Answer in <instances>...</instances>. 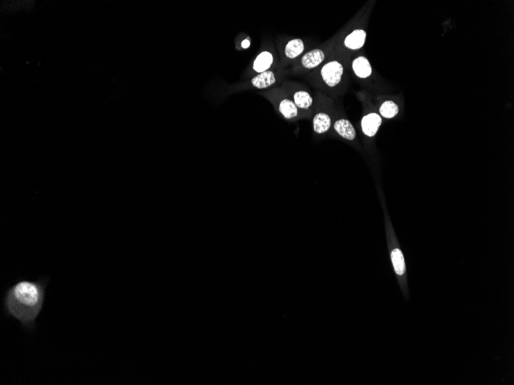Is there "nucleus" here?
<instances>
[{
	"mask_svg": "<svg viewBox=\"0 0 514 385\" xmlns=\"http://www.w3.org/2000/svg\"><path fill=\"white\" fill-rule=\"evenodd\" d=\"M294 103L297 108L302 109H308L313 104V98L306 91H299L294 96Z\"/></svg>",
	"mask_w": 514,
	"mask_h": 385,
	"instance_id": "nucleus-13",
	"label": "nucleus"
},
{
	"mask_svg": "<svg viewBox=\"0 0 514 385\" xmlns=\"http://www.w3.org/2000/svg\"><path fill=\"white\" fill-rule=\"evenodd\" d=\"M325 54L320 49H313L302 58V64L305 68L313 69L318 67L324 60Z\"/></svg>",
	"mask_w": 514,
	"mask_h": 385,
	"instance_id": "nucleus-6",
	"label": "nucleus"
},
{
	"mask_svg": "<svg viewBox=\"0 0 514 385\" xmlns=\"http://www.w3.org/2000/svg\"><path fill=\"white\" fill-rule=\"evenodd\" d=\"M391 259L394 267L395 272L399 275H402L405 272V263L403 253L399 248H395L391 253Z\"/></svg>",
	"mask_w": 514,
	"mask_h": 385,
	"instance_id": "nucleus-14",
	"label": "nucleus"
},
{
	"mask_svg": "<svg viewBox=\"0 0 514 385\" xmlns=\"http://www.w3.org/2000/svg\"><path fill=\"white\" fill-rule=\"evenodd\" d=\"M304 50V43L300 39L290 41L285 45V54L287 58H295Z\"/></svg>",
	"mask_w": 514,
	"mask_h": 385,
	"instance_id": "nucleus-11",
	"label": "nucleus"
},
{
	"mask_svg": "<svg viewBox=\"0 0 514 385\" xmlns=\"http://www.w3.org/2000/svg\"><path fill=\"white\" fill-rule=\"evenodd\" d=\"M335 131L341 136L344 138L345 140H350L352 141L356 138L357 133H356L355 129H354V125H352V123L347 119H339L337 120L336 122L334 123Z\"/></svg>",
	"mask_w": 514,
	"mask_h": 385,
	"instance_id": "nucleus-4",
	"label": "nucleus"
},
{
	"mask_svg": "<svg viewBox=\"0 0 514 385\" xmlns=\"http://www.w3.org/2000/svg\"><path fill=\"white\" fill-rule=\"evenodd\" d=\"M353 70L360 78H367L372 73L370 61L364 56L358 57L354 59L353 61Z\"/></svg>",
	"mask_w": 514,
	"mask_h": 385,
	"instance_id": "nucleus-7",
	"label": "nucleus"
},
{
	"mask_svg": "<svg viewBox=\"0 0 514 385\" xmlns=\"http://www.w3.org/2000/svg\"><path fill=\"white\" fill-rule=\"evenodd\" d=\"M48 283L47 277H42L37 280H20L9 287L4 298L6 316L18 320L25 330H34L45 302Z\"/></svg>",
	"mask_w": 514,
	"mask_h": 385,
	"instance_id": "nucleus-1",
	"label": "nucleus"
},
{
	"mask_svg": "<svg viewBox=\"0 0 514 385\" xmlns=\"http://www.w3.org/2000/svg\"><path fill=\"white\" fill-rule=\"evenodd\" d=\"M279 112L287 119L295 118L298 115V108L293 101L283 99L279 103Z\"/></svg>",
	"mask_w": 514,
	"mask_h": 385,
	"instance_id": "nucleus-12",
	"label": "nucleus"
},
{
	"mask_svg": "<svg viewBox=\"0 0 514 385\" xmlns=\"http://www.w3.org/2000/svg\"><path fill=\"white\" fill-rule=\"evenodd\" d=\"M367 33L363 29H356L352 33L347 36L344 41L346 46L349 49L355 50L364 46L365 43Z\"/></svg>",
	"mask_w": 514,
	"mask_h": 385,
	"instance_id": "nucleus-5",
	"label": "nucleus"
},
{
	"mask_svg": "<svg viewBox=\"0 0 514 385\" xmlns=\"http://www.w3.org/2000/svg\"><path fill=\"white\" fill-rule=\"evenodd\" d=\"M251 83L256 89H266L276 83V77L272 71L263 72L258 76H255Z\"/></svg>",
	"mask_w": 514,
	"mask_h": 385,
	"instance_id": "nucleus-8",
	"label": "nucleus"
},
{
	"mask_svg": "<svg viewBox=\"0 0 514 385\" xmlns=\"http://www.w3.org/2000/svg\"><path fill=\"white\" fill-rule=\"evenodd\" d=\"M273 61V55L270 52L265 51L256 57L253 62V70L260 73L266 72L270 68Z\"/></svg>",
	"mask_w": 514,
	"mask_h": 385,
	"instance_id": "nucleus-9",
	"label": "nucleus"
},
{
	"mask_svg": "<svg viewBox=\"0 0 514 385\" xmlns=\"http://www.w3.org/2000/svg\"><path fill=\"white\" fill-rule=\"evenodd\" d=\"M241 45L242 47L244 48V49H247V48L250 47V38H247V39H245V40L243 41V42H242Z\"/></svg>",
	"mask_w": 514,
	"mask_h": 385,
	"instance_id": "nucleus-16",
	"label": "nucleus"
},
{
	"mask_svg": "<svg viewBox=\"0 0 514 385\" xmlns=\"http://www.w3.org/2000/svg\"><path fill=\"white\" fill-rule=\"evenodd\" d=\"M382 124V118L376 113H370L362 118V130L366 136L373 137L377 133Z\"/></svg>",
	"mask_w": 514,
	"mask_h": 385,
	"instance_id": "nucleus-3",
	"label": "nucleus"
},
{
	"mask_svg": "<svg viewBox=\"0 0 514 385\" xmlns=\"http://www.w3.org/2000/svg\"><path fill=\"white\" fill-rule=\"evenodd\" d=\"M331 126V118L327 114L320 112L313 118V130L318 134H323Z\"/></svg>",
	"mask_w": 514,
	"mask_h": 385,
	"instance_id": "nucleus-10",
	"label": "nucleus"
},
{
	"mask_svg": "<svg viewBox=\"0 0 514 385\" xmlns=\"http://www.w3.org/2000/svg\"><path fill=\"white\" fill-rule=\"evenodd\" d=\"M344 73V67L337 61H329L321 70V76L324 83L329 87L339 84Z\"/></svg>",
	"mask_w": 514,
	"mask_h": 385,
	"instance_id": "nucleus-2",
	"label": "nucleus"
},
{
	"mask_svg": "<svg viewBox=\"0 0 514 385\" xmlns=\"http://www.w3.org/2000/svg\"><path fill=\"white\" fill-rule=\"evenodd\" d=\"M380 112L384 118H392L397 115L399 107L392 101H386L380 106Z\"/></svg>",
	"mask_w": 514,
	"mask_h": 385,
	"instance_id": "nucleus-15",
	"label": "nucleus"
}]
</instances>
